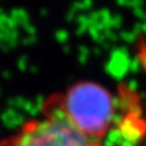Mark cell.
I'll return each mask as SVG.
<instances>
[{"mask_svg":"<svg viewBox=\"0 0 146 146\" xmlns=\"http://www.w3.org/2000/svg\"><path fill=\"white\" fill-rule=\"evenodd\" d=\"M46 107L61 114L88 138L101 141L115 115L112 92L101 84L84 81L72 84L62 94L50 98Z\"/></svg>","mask_w":146,"mask_h":146,"instance_id":"cell-1","label":"cell"},{"mask_svg":"<svg viewBox=\"0 0 146 146\" xmlns=\"http://www.w3.org/2000/svg\"><path fill=\"white\" fill-rule=\"evenodd\" d=\"M43 119L25 122L15 133L0 140V146H102L70 124L61 114L45 108Z\"/></svg>","mask_w":146,"mask_h":146,"instance_id":"cell-2","label":"cell"},{"mask_svg":"<svg viewBox=\"0 0 146 146\" xmlns=\"http://www.w3.org/2000/svg\"><path fill=\"white\" fill-rule=\"evenodd\" d=\"M136 55L140 66L146 71V42L144 39H139L136 46Z\"/></svg>","mask_w":146,"mask_h":146,"instance_id":"cell-3","label":"cell"}]
</instances>
